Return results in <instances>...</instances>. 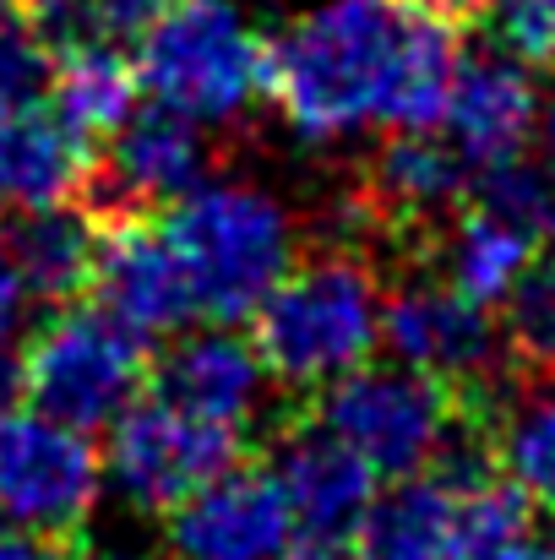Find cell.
I'll return each mask as SVG.
<instances>
[{"label":"cell","instance_id":"6da1fadb","mask_svg":"<svg viewBox=\"0 0 555 560\" xmlns=\"http://www.w3.org/2000/svg\"><path fill=\"white\" fill-rule=\"evenodd\" d=\"M463 16L436 0H322L267 49V98L305 142L441 131Z\"/></svg>","mask_w":555,"mask_h":560},{"label":"cell","instance_id":"7a4b0ae2","mask_svg":"<svg viewBox=\"0 0 555 560\" xmlns=\"http://www.w3.org/2000/svg\"><path fill=\"white\" fill-rule=\"evenodd\" d=\"M386 311V261L355 229H333L294 267L251 316V343L273 386L294 402L316 397L322 386L370 365L381 343Z\"/></svg>","mask_w":555,"mask_h":560},{"label":"cell","instance_id":"3957f363","mask_svg":"<svg viewBox=\"0 0 555 560\" xmlns=\"http://www.w3.org/2000/svg\"><path fill=\"white\" fill-rule=\"evenodd\" d=\"M201 327L251 322L300 256L294 212L251 180H201L159 212Z\"/></svg>","mask_w":555,"mask_h":560},{"label":"cell","instance_id":"277c9868","mask_svg":"<svg viewBox=\"0 0 555 560\" xmlns=\"http://www.w3.org/2000/svg\"><path fill=\"white\" fill-rule=\"evenodd\" d=\"M311 413L370 463L375 479H414L441 468L452 452L490 441L496 413L485 419V402L419 375L408 365H360L355 375L322 386L305 397Z\"/></svg>","mask_w":555,"mask_h":560},{"label":"cell","instance_id":"5b68a950","mask_svg":"<svg viewBox=\"0 0 555 560\" xmlns=\"http://www.w3.org/2000/svg\"><path fill=\"white\" fill-rule=\"evenodd\" d=\"M267 49L234 0H175L137 33V77L148 104L223 131L267 98Z\"/></svg>","mask_w":555,"mask_h":560},{"label":"cell","instance_id":"8992f818","mask_svg":"<svg viewBox=\"0 0 555 560\" xmlns=\"http://www.w3.org/2000/svg\"><path fill=\"white\" fill-rule=\"evenodd\" d=\"M148 338L115 322L104 305H55L22 343V397L71 424L109 430L148 386Z\"/></svg>","mask_w":555,"mask_h":560},{"label":"cell","instance_id":"52a82bcc","mask_svg":"<svg viewBox=\"0 0 555 560\" xmlns=\"http://www.w3.org/2000/svg\"><path fill=\"white\" fill-rule=\"evenodd\" d=\"M245 457H251V435H240L234 424L201 419L159 392H142L109 424L104 474L120 485V495L137 512L170 517L201 485H212Z\"/></svg>","mask_w":555,"mask_h":560},{"label":"cell","instance_id":"ba28073f","mask_svg":"<svg viewBox=\"0 0 555 560\" xmlns=\"http://www.w3.org/2000/svg\"><path fill=\"white\" fill-rule=\"evenodd\" d=\"M104 490V452L33 402H0V512L33 534L82 539Z\"/></svg>","mask_w":555,"mask_h":560},{"label":"cell","instance_id":"9c48e42d","mask_svg":"<svg viewBox=\"0 0 555 560\" xmlns=\"http://www.w3.org/2000/svg\"><path fill=\"white\" fill-rule=\"evenodd\" d=\"M381 343L397 365L419 375H436L479 402H490V381L507 360L501 327L490 322L485 305L463 300L452 283L430 278H403L386 289L381 311Z\"/></svg>","mask_w":555,"mask_h":560},{"label":"cell","instance_id":"30bf717a","mask_svg":"<svg viewBox=\"0 0 555 560\" xmlns=\"http://www.w3.org/2000/svg\"><path fill=\"white\" fill-rule=\"evenodd\" d=\"M218 148L212 131L185 120L164 104H142L104 148L93 164V180L82 190V207L93 218H142V212H164L170 201H181L185 190L212 180Z\"/></svg>","mask_w":555,"mask_h":560},{"label":"cell","instance_id":"8fae6325","mask_svg":"<svg viewBox=\"0 0 555 560\" xmlns=\"http://www.w3.org/2000/svg\"><path fill=\"white\" fill-rule=\"evenodd\" d=\"M262 441H267V463L289 495L294 534L360 550V528L375 506V474L366 457L355 446H344L311 413V402H294Z\"/></svg>","mask_w":555,"mask_h":560},{"label":"cell","instance_id":"7c38bea8","mask_svg":"<svg viewBox=\"0 0 555 560\" xmlns=\"http://www.w3.org/2000/svg\"><path fill=\"white\" fill-rule=\"evenodd\" d=\"M148 392L181 402V408L201 413V419L234 424L240 435H267L294 408V397H284L273 386L256 343L240 338L234 327H201V332L175 338L153 360Z\"/></svg>","mask_w":555,"mask_h":560},{"label":"cell","instance_id":"4fadbf2b","mask_svg":"<svg viewBox=\"0 0 555 560\" xmlns=\"http://www.w3.org/2000/svg\"><path fill=\"white\" fill-rule=\"evenodd\" d=\"M289 545H294V512L267 457L234 463L229 474H218L170 512L175 560H284Z\"/></svg>","mask_w":555,"mask_h":560},{"label":"cell","instance_id":"5bb4252c","mask_svg":"<svg viewBox=\"0 0 555 560\" xmlns=\"http://www.w3.org/2000/svg\"><path fill=\"white\" fill-rule=\"evenodd\" d=\"M540 120H545V93L534 82V66L501 49L463 55V71L441 115V137L474 175L523 159L529 142L540 137Z\"/></svg>","mask_w":555,"mask_h":560},{"label":"cell","instance_id":"9a60e30c","mask_svg":"<svg viewBox=\"0 0 555 560\" xmlns=\"http://www.w3.org/2000/svg\"><path fill=\"white\" fill-rule=\"evenodd\" d=\"M93 305H104L115 322H126L142 338L190 327V289H185L181 256L159 223V212L142 218H99V261H93Z\"/></svg>","mask_w":555,"mask_h":560},{"label":"cell","instance_id":"2e32d148","mask_svg":"<svg viewBox=\"0 0 555 560\" xmlns=\"http://www.w3.org/2000/svg\"><path fill=\"white\" fill-rule=\"evenodd\" d=\"M93 164H99V148L77 137L55 104L0 115V212L5 218L82 201Z\"/></svg>","mask_w":555,"mask_h":560},{"label":"cell","instance_id":"e0dca14e","mask_svg":"<svg viewBox=\"0 0 555 560\" xmlns=\"http://www.w3.org/2000/svg\"><path fill=\"white\" fill-rule=\"evenodd\" d=\"M436 267H441V283H452L463 300L496 311L507 305V294L523 283V272L545 256V245L534 234H523L512 218H501L496 207L485 201H463L447 229L436 234Z\"/></svg>","mask_w":555,"mask_h":560},{"label":"cell","instance_id":"ac0fdd59","mask_svg":"<svg viewBox=\"0 0 555 560\" xmlns=\"http://www.w3.org/2000/svg\"><path fill=\"white\" fill-rule=\"evenodd\" d=\"M55 109L77 137L104 148L137 109H142V77L137 55L120 49V38H77L55 49Z\"/></svg>","mask_w":555,"mask_h":560},{"label":"cell","instance_id":"d6986e66","mask_svg":"<svg viewBox=\"0 0 555 560\" xmlns=\"http://www.w3.org/2000/svg\"><path fill=\"white\" fill-rule=\"evenodd\" d=\"M5 240H11V256H16L27 300H38V305H77V300H88L93 261H99V218L82 201L22 212Z\"/></svg>","mask_w":555,"mask_h":560},{"label":"cell","instance_id":"ffe728a7","mask_svg":"<svg viewBox=\"0 0 555 560\" xmlns=\"http://www.w3.org/2000/svg\"><path fill=\"white\" fill-rule=\"evenodd\" d=\"M452 523V468H430L414 479H397L392 495L370 506L360 528V556L370 560H441Z\"/></svg>","mask_w":555,"mask_h":560},{"label":"cell","instance_id":"44dd1931","mask_svg":"<svg viewBox=\"0 0 555 560\" xmlns=\"http://www.w3.org/2000/svg\"><path fill=\"white\" fill-rule=\"evenodd\" d=\"M496 468L534 501L555 512V381H534L490 430Z\"/></svg>","mask_w":555,"mask_h":560},{"label":"cell","instance_id":"7402d4cb","mask_svg":"<svg viewBox=\"0 0 555 560\" xmlns=\"http://www.w3.org/2000/svg\"><path fill=\"white\" fill-rule=\"evenodd\" d=\"M507 360L534 381H555V245L523 272V283L501 305Z\"/></svg>","mask_w":555,"mask_h":560},{"label":"cell","instance_id":"603a6c76","mask_svg":"<svg viewBox=\"0 0 555 560\" xmlns=\"http://www.w3.org/2000/svg\"><path fill=\"white\" fill-rule=\"evenodd\" d=\"M474 201L496 207L501 218H512L523 234H534L545 250L555 245V164H529V159H512L501 170H485L474 175Z\"/></svg>","mask_w":555,"mask_h":560},{"label":"cell","instance_id":"cb8c5ba5","mask_svg":"<svg viewBox=\"0 0 555 560\" xmlns=\"http://www.w3.org/2000/svg\"><path fill=\"white\" fill-rule=\"evenodd\" d=\"M55 104V44L27 16H0V115Z\"/></svg>","mask_w":555,"mask_h":560},{"label":"cell","instance_id":"d4e9b609","mask_svg":"<svg viewBox=\"0 0 555 560\" xmlns=\"http://www.w3.org/2000/svg\"><path fill=\"white\" fill-rule=\"evenodd\" d=\"M469 16L490 33V44L534 71L555 66V0H474Z\"/></svg>","mask_w":555,"mask_h":560},{"label":"cell","instance_id":"484cf974","mask_svg":"<svg viewBox=\"0 0 555 560\" xmlns=\"http://www.w3.org/2000/svg\"><path fill=\"white\" fill-rule=\"evenodd\" d=\"M22 316H27V289H22L11 240L0 234V402L22 397V343H27Z\"/></svg>","mask_w":555,"mask_h":560},{"label":"cell","instance_id":"4316f807","mask_svg":"<svg viewBox=\"0 0 555 560\" xmlns=\"http://www.w3.org/2000/svg\"><path fill=\"white\" fill-rule=\"evenodd\" d=\"M88 5V16L104 27V33H115V38H137L159 11H170L175 0H82Z\"/></svg>","mask_w":555,"mask_h":560},{"label":"cell","instance_id":"83f0119b","mask_svg":"<svg viewBox=\"0 0 555 560\" xmlns=\"http://www.w3.org/2000/svg\"><path fill=\"white\" fill-rule=\"evenodd\" d=\"M0 560H93L82 539H60V534H0Z\"/></svg>","mask_w":555,"mask_h":560},{"label":"cell","instance_id":"f1b7e54d","mask_svg":"<svg viewBox=\"0 0 555 560\" xmlns=\"http://www.w3.org/2000/svg\"><path fill=\"white\" fill-rule=\"evenodd\" d=\"M518 560H555V512L545 523H534V534H529V545H523Z\"/></svg>","mask_w":555,"mask_h":560},{"label":"cell","instance_id":"f546056e","mask_svg":"<svg viewBox=\"0 0 555 560\" xmlns=\"http://www.w3.org/2000/svg\"><path fill=\"white\" fill-rule=\"evenodd\" d=\"M540 142H545V159L555 164V93L545 98V120H540Z\"/></svg>","mask_w":555,"mask_h":560},{"label":"cell","instance_id":"4dcf8cb0","mask_svg":"<svg viewBox=\"0 0 555 560\" xmlns=\"http://www.w3.org/2000/svg\"><path fill=\"white\" fill-rule=\"evenodd\" d=\"M16 5H27V0H0V16H16Z\"/></svg>","mask_w":555,"mask_h":560},{"label":"cell","instance_id":"1f68e13d","mask_svg":"<svg viewBox=\"0 0 555 560\" xmlns=\"http://www.w3.org/2000/svg\"><path fill=\"white\" fill-rule=\"evenodd\" d=\"M349 560H370V556H360V550H355V556H349Z\"/></svg>","mask_w":555,"mask_h":560}]
</instances>
